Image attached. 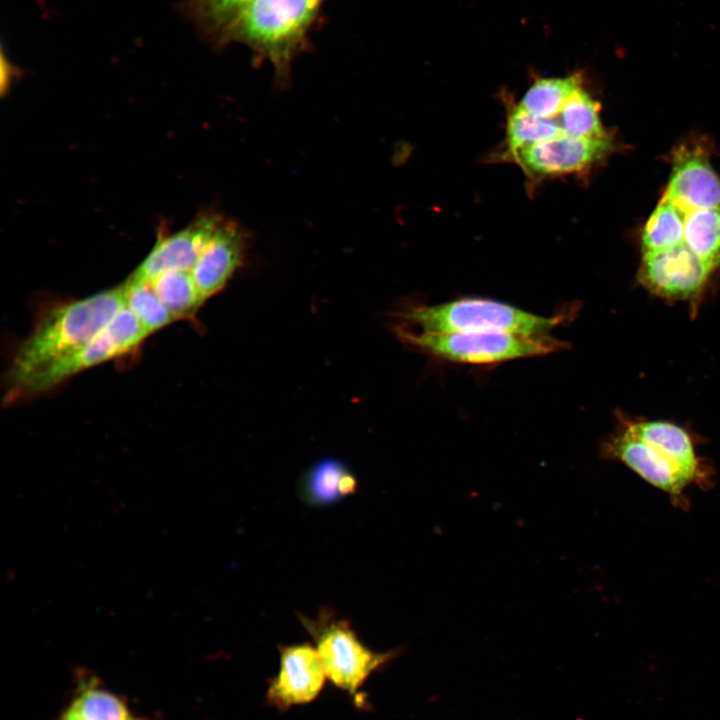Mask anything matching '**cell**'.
Here are the masks:
<instances>
[{"label": "cell", "instance_id": "6da1fadb", "mask_svg": "<svg viewBox=\"0 0 720 720\" xmlns=\"http://www.w3.org/2000/svg\"><path fill=\"white\" fill-rule=\"evenodd\" d=\"M123 306L121 285L49 310L15 353L8 372L11 393L40 369L90 342Z\"/></svg>", "mask_w": 720, "mask_h": 720}, {"label": "cell", "instance_id": "7a4b0ae2", "mask_svg": "<svg viewBox=\"0 0 720 720\" xmlns=\"http://www.w3.org/2000/svg\"><path fill=\"white\" fill-rule=\"evenodd\" d=\"M325 0H253L220 37L216 47L238 42L255 61H269L277 81L289 79L293 60L310 47L308 34Z\"/></svg>", "mask_w": 720, "mask_h": 720}, {"label": "cell", "instance_id": "3957f363", "mask_svg": "<svg viewBox=\"0 0 720 720\" xmlns=\"http://www.w3.org/2000/svg\"><path fill=\"white\" fill-rule=\"evenodd\" d=\"M572 312L567 309L546 317L490 299L462 298L437 305H414L404 311L403 317L425 332L502 331L548 336Z\"/></svg>", "mask_w": 720, "mask_h": 720}, {"label": "cell", "instance_id": "277c9868", "mask_svg": "<svg viewBox=\"0 0 720 720\" xmlns=\"http://www.w3.org/2000/svg\"><path fill=\"white\" fill-rule=\"evenodd\" d=\"M407 344L436 358L465 364H496L565 350L568 343L551 335L529 336L502 331L425 332L399 327Z\"/></svg>", "mask_w": 720, "mask_h": 720}, {"label": "cell", "instance_id": "5b68a950", "mask_svg": "<svg viewBox=\"0 0 720 720\" xmlns=\"http://www.w3.org/2000/svg\"><path fill=\"white\" fill-rule=\"evenodd\" d=\"M300 622L316 644L327 678L361 704L359 688L375 670L399 655L400 650L374 652L357 637L351 624L322 609L316 618L299 615Z\"/></svg>", "mask_w": 720, "mask_h": 720}, {"label": "cell", "instance_id": "8992f818", "mask_svg": "<svg viewBox=\"0 0 720 720\" xmlns=\"http://www.w3.org/2000/svg\"><path fill=\"white\" fill-rule=\"evenodd\" d=\"M715 268L682 243L673 248L644 253L639 281L662 298L688 300L702 291Z\"/></svg>", "mask_w": 720, "mask_h": 720}, {"label": "cell", "instance_id": "52a82bcc", "mask_svg": "<svg viewBox=\"0 0 720 720\" xmlns=\"http://www.w3.org/2000/svg\"><path fill=\"white\" fill-rule=\"evenodd\" d=\"M280 668L267 690L268 702L287 710L313 701L324 687L327 675L313 646L299 643L280 646Z\"/></svg>", "mask_w": 720, "mask_h": 720}, {"label": "cell", "instance_id": "ba28073f", "mask_svg": "<svg viewBox=\"0 0 720 720\" xmlns=\"http://www.w3.org/2000/svg\"><path fill=\"white\" fill-rule=\"evenodd\" d=\"M608 137L582 138L560 134L524 148L513 158L529 173L560 176L588 168L609 151Z\"/></svg>", "mask_w": 720, "mask_h": 720}, {"label": "cell", "instance_id": "9c48e42d", "mask_svg": "<svg viewBox=\"0 0 720 720\" xmlns=\"http://www.w3.org/2000/svg\"><path fill=\"white\" fill-rule=\"evenodd\" d=\"M222 218L205 214L187 227L161 236L131 277L151 282L164 272H191Z\"/></svg>", "mask_w": 720, "mask_h": 720}, {"label": "cell", "instance_id": "30bf717a", "mask_svg": "<svg viewBox=\"0 0 720 720\" xmlns=\"http://www.w3.org/2000/svg\"><path fill=\"white\" fill-rule=\"evenodd\" d=\"M663 198L684 212L720 207V178L704 150L681 147L674 153Z\"/></svg>", "mask_w": 720, "mask_h": 720}, {"label": "cell", "instance_id": "8fae6325", "mask_svg": "<svg viewBox=\"0 0 720 720\" xmlns=\"http://www.w3.org/2000/svg\"><path fill=\"white\" fill-rule=\"evenodd\" d=\"M608 459L622 462L643 480L681 504L691 485L682 472L655 448L625 429L609 437L602 446Z\"/></svg>", "mask_w": 720, "mask_h": 720}, {"label": "cell", "instance_id": "7c38bea8", "mask_svg": "<svg viewBox=\"0 0 720 720\" xmlns=\"http://www.w3.org/2000/svg\"><path fill=\"white\" fill-rule=\"evenodd\" d=\"M247 234L222 218L190 272L204 300L218 293L240 267Z\"/></svg>", "mask_w": 720, "mask_h": 720}, {"label": "cell", "instance_id": "4fadbf2b", "mask_svg": "<svg viewBox=\"0 0 720 720\" xmlns=\"http://www.w3.org/2000/svg\"><path fill=\"white\" fill-rule=\"evenodd\" d=\"M125 353L124 347L106 326L90 342L40 369L12 393L32 395L44 392L79 372Z\"/></svg>", "mask_w": 720, "mask_h": 720}, {"label": "cell", "instance_id": "5bb4252c", "mask_svg": "<svg viewBox=\"0 0 720 720\" xmlns=\"http://www.w3.org/2000/svg\"><path fill=\"white\" fill-rule=\"evenodd\" d=\"M624 429L669 459L690 484L705 486L709 481L690 436L681 427L664 421H644L627 424Z\"/></svg>", "mask_w": 720, "mask_h": 720}, {"label": "cell", "instance_id": "9a60e30c", "mask_svg": "<svg viewBox=\"0 0 720 720\" xmlns=\"http://www.w3.org/2000/svg\"><path fill=\"white\" fill-rule=\"evenodd\" d=\"M357 487L355 475L343 462L325 458L305 471L298 483V494L305 504L323 507L351 496Z\"/></svg>", "mask_w": 720, "mask_h": 720}, {"label": "cell", "instance_id": "2e32d148", "mask_svg": "<svg viewBox=\"0 0 720 720\" xmlns=\"http://www.w3.org/2000/svg\"><path fill=\"white\" fill-rule=\"evenodd\" d=\"M79 685L67 708L79 720H137L127 703L97 684L87 672L79 674Z\"/></svg>", "mask_w": 720, "mask_h": 720}, {"label": "cell", "instance_id": "e0dca14e", "mask_svg": "<svg viewBox=\"0 0 720 720\" xmlns=\"http://www.w3.org/2000/svg\"><path fill=\"white\" fill-rule=\"evenodd\" d=\"M253 0H182L179 10L215 46L220 37Z\"/></svg>", "mask_w": 720, "mask_h": 720}, {"label": "cell", "instance_id": "ac0fdd59", "mask_svg": "<svg viewBox=\"0 0 720 720\" xmlns=\"http://www.w3.org/2000/svg\"><path fill=\"white\" fill-rule=\"evenodd\" d=\"M581 86L578 74L537 79L517 105L536 117L555 118L569 97Z\"/></svg>", "mask_w": 720, "mask_h": 720}, {"label": "cell", "instance_id": "d6986e66", "mask_svg": "<svg viewBox=\"0 0 720 720\" xmlns=\"http://www.w3.org/2000/svg\"><path fill=\"white\" fill-rule=\"evenodd\" d=\"M151 283L175 320L191 317L205 302L190 272H164Z\"/></svg>", "mask_w": 720, "mask_h": 720}, {"label": "cell", "instance_id": "ffe728a7", "mask_svg": "<svg viewBox=\"0 0 720 720\" xmlns=\"http://www.w3.org/2000/svg\"><path fill=\"white\" fill-rule=\"evenodd\" d=\"M685 214L662 198L646 222L641 235L644 253L673 248L684 243Z\"/></svg>", "mask_w": 720, "mask_h": 720}, {"label": "cell", "instance_id": "44dd1931", "mask_svg": "<svg viewBox=\"0 0 720 720\" xmlns=\"http://www.w3.org/2000/svg\"><path fill=\"white\" fill-rule=\"evenodd\" d=\"M684 243L714 267L720 264V207L686 212Z\"/></svg>", "mask_w": 720, "mask_h": 720}, {"label": "cell", "instance_id": "7402d4cb", "mask_svg": "<svg viewBox=\"0 0 720 720\" xmlns=\"http://www.w3.org/2000/svg\"><path fill=\"white\" fill-rule=\"evenodd\" d=\"M565 134L582 138L607 137L599 116V104L579 87L555 117Z\"/></svg>", "mask_w": 720, "mask_h": 720}, {"label": "cell", "instance_id": "603a6c76", "mask_svg": "<svg viewBox=\"0 0 720 720\" xmlns=\"http://www.w3.org/2000/svg\"><path fill=\"white\" fill-rule=\"evenodd\" d=\"M565 134L555 118L536 117L518 105L508 113L506 124V144L513 156L518 151L539 142Z\"/></svg>", "mask_w": 720, "mask_h": 720}, {"label": "cell", "instance_id": "cb8c5ba5", "mask_svg": "<svg viewBox=\"0 0 720 720\" xmlns=\"http://www.w3.org/2000/svg\"><path fill=\"white\" fill-rule=\"evenodd\" d=\"M122 286L125 306L150 334L175 320L157 296L150 281L130 276Z\"/></svg>", "mask_w": 720, "mask_h": 720}, {"label": "cell", "instance_id": "d4e9b609", "mask_svg": "<svg viewBox=\"0 0 720 720\" xmlns=\"http://www.w3.org/2000/svg\"><path fill=\"white\" fill-rule=\"evenodd\" d=\"M57 720H79L67 707L62 711Z\"/></svg>", "mask_w": 720, "mask_h": 720}]
</instances>
